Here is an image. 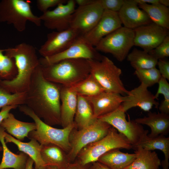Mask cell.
Here are the masks:
<instances>
[{"mask_svg":"<svg viewBox=\"0 0 169 169\" xmlns=\"http://www.w3.org/2000/svg\"><path fill=\"white\" fill-rule=\"evenodd\" d=\"M19 106L9 105L3 107L0 111V123L8 115L10 111L12 109H15Z\"/></svg>","mask_w":169,"mask_h":169,"instance_id":"42","label":"cell"},{"mask_svg":"<svg viewBox=\"0 0 169 169\" xmlns=\"http://www.w3.org/2000/svg\"><path fill=\"white\" fill-rule=\"evenodd\" d=\"M134 74L141 84L147 88L158 83L161 76L156 67L151 68L135 70Z\"/></svg>","mask_w":169,"mask_h":169,"instance_id":"34","label":"cell"},{"mask_svg":"<svg viewBox=\"0 0 169 169\" xmlns=\"http://www.w3.org/2000/svg\"><path fill=\"white\" fill-rule=\"evenodd\" d=\"M157 65L161 77L169 80V61L165 59L158 60Z\"/></svg>","mask_w":169,"mask_h":169,"instance_id":"40","label":"cell"},{"mask_svg":"<svg viewBox=\"0 0 169 169\" xmlns=\"http://www.w3.org/2000/svg\"><path fill=\"white\" fill-rule=\"evenodd\" d=\"M96 118L94 116L92 107L87 99L78 95L77 105L74 121L75 128L79 130L85 128Z\"/></svg>","mask_w":169,"mask_h":169,"instance_id":"28","label":"cell"},{"mask_svg":"<svg viewBox=\"0 0 169 169\" xmlns=\"http://www.w3.org/2000/svg\"><path fill=\"white\" fill-rule=\"evenodd\" d=\"M66 0H37L36 4L38 9L43 13L48 11L51 7L57 6L61 3H66Z\"/></svg>","mask_w":169,"mask_h":169,"instance_id":"39","label":"cell"},{"mask_svg":"<svg viewBox=\"0 0 169 169\" xmlns=\"http://www.w3.org/2000/svg\"><path fill=\"white\" fill-rule=\"evenodd\" d=\"M156 99L154 95L148 88L141 84L124 96V101L120 106L125 112L130 109L136 107L149 112L154 106L156 108L158 107L159 103Z\"/></svg>","mask_w":169,"mask_h":169,"instance_id":"17","label":"cell"},{"mask_svg":"<svg viewBox=\"0 0 169 169\" xmlns=\"http://www.w3.org/2000/svg\"><path fill=\"white\" fill-rule=\"evenodd\" d=\"M74 0H67L58 5L54 9L48 10L39 16L48 29L62 31L70 28L72 15L75 8Z\"/></svg>","mask_w":169,"mask_h":169,"instance_id":"13","label":"cell"},{"mask_svg":"<svg viewBox=\"0 0 169 169\" xmlns=\"http://www.w3.org/2000/svg\"><path fill=\"white\" fill-rule=\"evenodd\" d=\"M102 8L118 13L122 7L124 0H98Z\"/></svg>","mask_w":169,"mask_h":169,"instance_id":"38","label":"cell"},{"mask_svg":"<svg viewBox=\"0 0 169 169\" xmlns=\"http://www.w3.org/2000/svg\"><path fill=\"white\" fill-rule=\"evenodd\" d=\"M136 158L135 153H125L119 149L111 150L101 156L97 161L110 169H124L133 161Z\"/></svg>","mask_w":169,"mask_h":169,"instance_id":"26","label":"cell"},{"mask_svg":"<svg viewBox=\"0 0 169 169\" xmlns=\"http://www.w3.org/2000/svg\"><path fill=\"white\" fill-rule=\"evenodd\" d=\"M133 149L135 151L136 158L124 169H159L161 161L155 151L146 150L140 146Z\"/></svg>","mask_w":169,"mask_h":169,"instance_id":"25","label":"cell"},{"mask_svg":"<svg viewBox=\"0 0 169 169\" xmlns=\"http://www.w3.org/2000/svg\"><path fill=\"white\" fill-rule=\"evenodd\" d=\"M134 46L149 53L159 45L169 35L168 29L152 23L134 29Z\"/></svg>","mask_w":169,"mask_h":169,"instance_id":"15","label":"cell"},{"mask_svg":"<svg viewBox=\"0 0 169 169\" xmlns=\"http://www.w3.org/2000/svg\"><path fill=\"white\" fill-rule=\"evenodd\" d=\"M157 60L169 56V35L157 46L148 53Z\"/></svg>","mask_w":169,"mask_h":169,"instance_id":"37","label":"cell"},{"mask_svg":"<svg viewBox=\"0 0 169 169\" xmlns=\"http://www.w3.org/2000/svg\"><path fill=\"white\" fill-rule=\"evenodd\" d=\"M80 35L71 28L62 31H55L48 33L47 38L42 45L38 52L46 57L62 52L70 47Z\"/></svg>","mask_w":169,"mask_h":169,"instance_id":"14","label":"cell"},{"mask_svg":"<svg viewBox=\"0 0 169 169\" xmlns=\"http://www.w3.org/2000/svg\"><path fill=\"white\" fill-rule=\"evenodd\" d=\"M89 169H110L105 165L98 161L90 164Z\"/></svg>","mask_w":169,"mask_h":169,"instance_id":"43","label":"cell"},{"mask_svg":"<svg viewBox=\"0 0 169 169\" xmlns=\"http://www.w3.org/2000/svg\"><path fill=\"white\" fill-rule=\"evenodd\" d=\"M69 87L78 95L86 97L93 96L105 91L90 73L84 79Z\"/></svg>","mask_w":169,"mask_h":169,"instance_id":"32","label":"cell"},{"mask_svg":"<svg viewBox=\"0 0 169 169\" xmlns=\"http://www.w3.org/2000/svg\"><path fill=\"white\" fill-rule=\"evenodd\" d=\"M137 4L146 3L148 4H156L159 3V0H134Z\"/></svg>","mask_w":169,"mask_h":169,"instance_id":"45","label":"cell"},{"mask_svg":"<svg viewBox=\"0 0 169 169\" xmlns=\"http://www.w3.org/2000/svg\"><path fill=\"white\" fill-rule=\"evenodd\" d=\"M26 92L11 93L0 87V109L9 105L25 104Z\"/></svg>","mask_w":169,"mask_h":169,"instance_id":"35","label":"cell"},{"mask_svg":"<svg viewBox=\"0 0 169 169\" xmlns=\"http://www.w3.org/2000/svg\"><path fill=\"white\" fill-rule=\"evenodd\" d=\"M41 154L46 166H52L64 169L69 162L67 154L59 146L49 144L41 145Z\"/></svg>","mask_w":169,"mask_h":169,"instance_id":"27","label":"cell"},{"mask_svg":"<svg viewBox=\"0 0 169 169\" xmlns=\"http://www.w3.org/2000/svg\"><path fill=\"white\" fill-rule=\"evenodd\" d=\"M0 125L10 135L21 141L25 137L28 138L29 133L36 129L34 122L19 120L11 113L0 123Z\"/></svg>","mask_w":169,"mask_h":169,"instance_id":"24","label":"cell"},{"mask_svg":"<svg viewBox=\"0 0 169 169\" xmlns=\"http://www.w3.org/2000/svg\"><path fill=\"white\" fill-rule=\"evenodd\" d=\"M4 139L6 143H14L17 146L19 151L25 153L31 158L34 163V169H44L46 166L41 156V145L36 140L31 139L29 142H23L5 131Z\"/></svg>","mask_w":169,"mask_h":169,"instance_id":"22","label":"cell"},{"mask_svg":"<svg viewBox=\"0 0 169 169\" xmlns=\"http://www.w3.org/2000/svg\"><path fill=\"white\" fill-rule=\"evenodd\" d=\"M18 107L19 110L31 118L36 125V129L29 133L28 138L35 139L41 145H55L67 154L69 152L70 148L69 136L75 127L74 123L62 129L55 128L44 123L26 105Z\"/></svg>","mask_w":169,"mask_h":169,"instance_id":"4","label":"cell"},{"mask_svg":"<svg viewBox=\"0 0 169 169\" xmlns=\"http://www.w3.org/2000/svg\"><path fill=\"white\" fill-rule=\"evenodd\" d=\"M133 149L125 137L112 126L107 134L102 139L83 148L76 157L81 164L86 165L96 161L102 155L114 149Z\"/></svg>","mask_w":169,"mask_h":169,"instance_id":"5","label":"cell"},{"mask_svg":"<svg viewBox=\"0 0 169 169\" xmlns=\"http://www.w3.org/2000/svg\"><path fill=\"white\" fill-rule=\"evenodd\" d=\"M3 151V148L2 145H0V151Z\"/></svg>","mask_w":169,"mask_h":169,"instance_id":"49","label":"cell"},{"mask_svg":"<svg viewBox=\"0 0 169 169\" xmlns=\"http://www.w3.org/2000/svg\"><path fill=\"white\" fill-rule=\"evenodd\" d=\"M90 164L83 165L77 160L69 163L64 169H89Z\"/></svg>","mask_w":169,"mask_h":169,"instance_id":"41","label":"cell"},{"mask_svg":"<svg viewBox=\"0 0 169 169\" xmlns=\"http://www.w3.org/2000/svg\"><path fill=\"white\" fill-rule=\"evenodd\" d=\"M5 49H0V80H10L17 74V69L13 59L3 53Z\"/></svg>","mask_w":169,"mask_h":169,"instance_id":"33","label":"cell"},{"mask_svg":"<svg viewBox=\"0 0 169 169\" xmlns=\"http://www.w3.org/2000/svg\"><path fill=\"white\" fill-rule=\"evenodd\" d=\"M118 14L124 26L132 29L152 23L146 12L140 9L134 0H124Z\"/></svg>","mask_w":169,"mask_h":169,"instance_id":"18","label":"cell"},{"mask_svg":"<svg viewBox=\"0 0 169 169\" xmlns=\"http://www.w3.org/2000/svg\"><path fill=\"white\" fill-rule=\"evenodd\" d=\"M134 29L121 26L103 38L95 48L97 51L110 54L122 62L134 46Z\"/></svg>","mask_w":169,"mask_h":169,"instance_id":"9","label":"cell"},{"mask_svg":"<svg viewBox=\"0 0 169 169\" xmlns=\"http://www.w3.org/2000/svg\"><path fill=\"white\" fill-rule=\"evenodd\" d=\"M103 56L83 35H80L70 47L64 51L52 56L42 57L39 59V61L42 66H46L66 59H84L100 61Z\"/></svg>","mask_w":169,"mask_h":169,"instance_id":"11","label":"cell"},{"mask_svg":"<svg viewBox=\"0 0 169 169\" xmlns=\"http://www.w3.org/2000/svg\"><path fill=\"white\" fill-rule=\"evenodd\" d=\"M134 120L139 124L146 125L150 128L151 132L147 135L150 137L165 136L169 132V115L149 111L147 116L136 118Z\"/></svg>","mask_w":169,"mask_h":169,"instance_id":"21","label":"cell"},{"mask_svg":"<svg viewBox=\"0 0 169 169\" xmlns=\"http://www.w3.org/2000/svg\"><path fill=\"white\" fill-rule=\"evenodd\" d=\"M61 86L44 78L40 64L33 74L26 92L25 105L51 126L61 125Z\"/></svg>","mask_w":169,"mask_h":169,"instance_id":"1","label":"cell"},{"mask_svg":"<svg viewBox=\"0 0 169 169\" xmlns=\"http://www.w3.org/2000/svg\"><path fill=\"white\" fill-rule=\"evenodd\" d=\"M122 24L118 13L104 10L95 26L83 36L89 43L95 47L103 38L121 27Z\"/></svg>","mask_w":169,"mask_h":169,"instance_id":"16","label":"cell"},{"mask_svg":"<svg viewBox=\"0 0 169 169\" xmlns=\"http://www.w3.org/2000/svg\"><path fill=\"white\" fill-rule=\"evenodd\" d=\"M5 54L15 61L17 74L10 80H0V87L11 93L27 92L33 74L40 64L35 48L25 43L5 49Z\"/></svg>","mask_w":169,"mask_h":169,"instance_id":"2","label":"cell"},{"mask_svg":"<svg viewBox=\"0 0 169 169\" xmlns=\"http://www.w3.org/2000/svg\"><path fill=\"white\" fill-rule=\"evenodd\" d=\"M139 7L146 12L152 22L169 29V9L160 4H138Z\"/></svg>","mask_w":169,"mask_h":169,"instance_id":"30","label":"cell"},{"mask_svg":"<svg viewBox=\"0 0 169 169\" xmlns=\"http://www.w3.org/2000/svg\"><path fill=\"white\" fill-rule=\"evenodd\" d=\"M60 98L61 125L64 128L74 123L78 94L70 87L61 85Z\"/></svg>","mask_w":169,"mask_h":169,"instance_id":"20","label":"cell"},{"mask_svg":"<svg viewBox=\"0 0 169 169\" xmlns=\"http://www.w3.org/2000/svg\"><path fill=\"white\" fill-rule=\"evenodd\" d=\"M158 87L156 94V99H157L160 94H162L164 99L159 105L158 108L160 112L169 115V84L167 80L161 77L158 83Z\"/></svg>","mask_w":169,"mask_h":169,"instance_id":"36","label":"cell"},{"mask_svg":"<svg viewBox=\"0 0 169 169\" xmlns=\"http://www.w3.org/2000/svg\"><path fill=\"white\" fill-rule=\"evenodd\" d=\"M85 97L91 105L95 118L115 110L124 101V96L121 95L105 91L93 96Z\"/></svg>","mask_w":169,"mask_h":169,"instance_id":"19","label":"cell"},{"mask_svg":"<svg viewBox=\"0 0 169 169\" xmlns=\"http://www.w3.org/2000/svg\"><path fill=\"white\" fill-rule=\"evenodd\" d=\"M41 66L43 74L47 80L67 87L79 82L90 74L88 60L84 59H66Z\"/></svg>","mask_w":169,"mask_h":169,"instance_id":"3","label":"cell"},{"mask_svg":"<svg viewBox=\"0 0 169 169\" xmlns=\"http://www.w3.org/2000/svg\"><path fill=\"white\" fill-rule=\"evenodd\" d=\"M29 21L36 26H41L39 16L33 13L29 3L24 0H2L0 2V22L12 25L18 31L25 29Z\"/></svg>","mask_w":169,"mask_h":169,"instance_id":"7","label":"cell"},{"mask_svg":"<svg viewBox=\"0 0 169 169\" xmlns=\"http://www.w3.org/2000/svg\"><path fill=\"white\" fill-rule=\"evenodd\" d=\"M159 3L163 5L168 7L169 6V0H159Z\"/></svg>","mask_w":169,"mask_h":169,"instance_id":"47","label":"cell"},{"mask_svg":"<svg viewBox=\"0 0 169 169\" xmlns=\"http://www.w3.org/2000/svg\"><path fill=\"white\" fill-rule=\"evenodd\" d=\"M137 146H141L144 149L150 151L156 149L161 151L164 155V159L161 161L162 169H169V137H166L163 135H159L155 137H150L147 135L133 147Z\"/></svg>","mask_w":169,"mask_h":169,"instance_id":"29","label":"cell"},{"mask_svg":"<svg viewBox=\"0 0 169 169\" xmlns=\"http://www.w3.org/2000/svg\"><path fill=\"white\" fill-rule=\"evenodd\" d=\"M33 169H34L33 168ZM44 169H60L58 167L52 166H46Z\"/></svg>","mask_w":169,"mask_h":169,"instance_id":"48","label":"cell"},{"mask_svg":"<svg viewBox=\"0 0 169 169\" xmlns=\"http://www.w3.org/2000/svg\"><path fill=\"white\" fill-rule=\"evenodd\" d=\"M5 130L0 125V142L3 151L0 169H25L29 156L22 152L18 154H15L8 148L5 141Z\"/></svg>","mask_w":169,"mask_h":169,"instance_id":"23","label":"cell"},{"mask_svg":"<svg viewBox=\"0 0 169 169\" xmlns=\"http://www.w3.org/2000/svg\"><path fill=\"white\" fill-rule=\"evenodd\" d=\"M94 0H75L76 4L79 6H84L93 3Z\"/></svg>","mask_w":169,"mask_h":169,"instance_id":"44","label":"cell"},{"mask_svg":"<svg viewBox=\"0 0 169 169\" xmlns=\"http://www.w3.org/2000/svg\"><path fill=\"white\" fill-rule=\"evenodd\" d=\"M125 113L120 106L114 111L97 118L108 123L124 136L133 148L148 135V131L145 130L141 125L134 120L128 121Z\"/></svg>","mask_w":169,"mask_h":169,"instance_id":"10","label":"cell"},{"mask_svg":"<svg viewBox=\"0 0 169 169\" xmlns=\"http://www.w3.org/2000/svg\"><path fill=\"white\" fill-rule=\"evenodd\" d=\"M126 58L135 70L156 67L158 61L157 59L148 53L136 48L128 54Z\"/></svg>","mask_w":169,"mask_h":169,"instance_id":"31","label":"cell"},{"mask_svg":"<svg viewBox=\"0 0 169 169\" xmlns=\"http://www.w3.org/2000/svg\"><path fill=\"white\" fill-rule=\"evenodd\" d=\"M111 127L106 122L97 118L92 124L83 129L79 130L74 127L69 138L70 148L67 156L69 162L75 160L84 147L105 136Z\"/></svg>","mask_w":169,"mask_h":169,"instance_id":"8","label":"cell"},{"mask_svg":"<svg viewBox=\"0 0 169 169\" xmlns=\"http://www.w3.org/2000/svg\"><path fill=\"white\" fill-rule=\"evenodd\" d=\"M34 161L30 157H29L26 164L25 169H33V165Z\"/></svg>","mask_w":169,"mask_h":169,"instance_id":"46","label":"cell"},{"mask_svg":"<svg viewBox=\"0 0 169 169\" xmlns=\"http://www.w3.org/2000/svg\"><path fill=\"white\" fill-rule=\"evenodd\" d=\"M104 9L98 0L89 5L79 6L71 18L70 28L84 35L91 30L101 18Z\"/></svg>","mask_w":169,"mask_h":169,"instance_id":"12","label":"cell"},{"mask_svg":"<svg viewBox=\"0 0 169 169\" xmlns=\"http://www.w3.org/2000/svg\"><path fill=\"white\" fill-rule=\"evenodd\" d=\"M90 73L94 77L105 91L127 95V90L121 80L120 69L108 57L103 56L101 60H88Z\"/></svg>","mask_w":169,"mask_h":169,"instance_id":"6","label":"cell"}]
</instances>
